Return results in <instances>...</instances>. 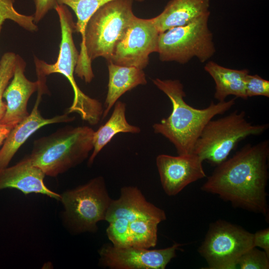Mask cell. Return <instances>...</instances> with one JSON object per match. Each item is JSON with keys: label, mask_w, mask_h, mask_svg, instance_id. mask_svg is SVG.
I'll list each match as a JSON object with an SVG mask.
<instances>
[{"label": "cell", "mask_w": 269, "mask_h": 269, "mask_svg": "<svg viewBox=\"0 0 269 269\" xmlns=\"http://www.w3.org/2000/svg\"><path fill=\"white\" fill-rule=\"evenodd\" d=\"M59 17L61 39L57 60L54 64H48L35 57L34 63L37 73L45 76L53 73L64 75L69 81L74 92L72 105L67 109V114L76 113L81 119L88 123L97 120L102 114L103 107L97 99L84 94L77 85L74 74L79 52L73 39L75 23L67 6L57 4L54 9Z\"/></svg>", "instance_id": "cell-5"}, {"label": "cell", "mask_w": 269, "mask_h": 269, "mask_svg": "<svg viewBox=\"0 0 269 269\" xmlns=\"http://www.w3.org/2000/svg\"><path fill=\"white\" fill-rule=\"evenodd\" d=\"M37 91L36 100L31 113L11 130L0 149V169L8 166L20 146L40 128L50 124L70 122L75 119V117L69 116L66 113L51 118L43 117L38 107L42 95L46 93V87L40 86Z\"/></svg>", "instance_id": "cell-13"}, {"label": "cell", "mask_w": 269, "mask_h": 269, "mask_svg": "<svg viewBox=\"0 0 269 269\" xmlns=\"http://www.w3.org/2000/svg\"><path fill=\"white\" fill-rule=\"evenodd\" d=\"M17 55L13 52L4 53L0 60V120L6 111V103L2 100L3 94L12 79L15 68Z\"/></svg>", "instance_id": "cell-23"}, {"label": "cell", "mask_w": 269, "mask_h": 269, "mask_svg": "<svg viewBox=\"0 0 269 269\" xmlns=\"http://www.w3.org/2000/svg\"><path fill=\"white\" fill-rule=\"evenodd\" d=\"M15 126L0 122V146L2 145L10 132Z\"/></svg>", "instance_id": "cell-29"}, {"label": "cell", "mask_w": 269, "mask_h": 269, "mask_svg": "<svg viewBox=\"0 0 269 269\" xmlns=\"http://www.w3.org/2000/svg\"><path fill=\"white\" fill-rule=\"evenodd\" d=\"M255 247H260L269 255V228L258 231L254 234Z\"/></svg>", "instance_id": "cell-28"}, {"label": "cell", "mask_w": 269, "mask_h": 269, "mask_svg": "<svg viewBox=\"0 0 269 269\" xmlns=\"http://www.w3.org/2000/svg\"><path fill=\"white\" fill-rule=\"evenodd\" d=\"M155 219H140L129 223L128 246L149 249L156 246L158 225Z\"/></svg>", "instance_id": "cell-21"}, {"label": "cell", "mask_w": 269, "mask_h": 269, "mask_svg": "<svg viewBox=\"0 0 269 269\" xmlns=\"http://www.w3.org/2000/svg\"><path fill=\"white\" fill-rule=\"evenodd\" d=\"M269 140L246 144L216 166L202 186L235 207L267 216Z\"/></svg>", "instance_id": "cell-1"}, {"label": "cell", "mask_w": 269, "mask_h": 269, "mask_svg": "<svg viewBox=\"0 0 269 269\" xmlns=\"http://www.w3.org/2000/svg\"><path fill=\"white\" fill-rule=\"evenodd\" d=\"M35 6L33 16L35 23L39 22L47 12L55 9L58 4L57 0H33Z\"/></svg>", "instance_id": "cell-27"}, {"label": "cell", "mask_w": 269, "mask_h": 269, "mask_svg": "<svg viewBox=\"0 0 269 269\" xmlns=\"http://www.w3.org/2000/svg\"><path fill=\"white\" fill-rule=\"evenodd\" d=\"M94 133L92 128L86 126H65L35 139L27 157L46 176L56 177L88 157L93 148Z\"/></svg>", "instance_id": "cell-4"}, {"label": "cell", "mask_w": 269, "mask_h": 269, "mask_svg": "<svg viewBox=\"0 0 269 269\" xmlns=\"http://www.w3.org/2000/svg\"><path fill=\"white\" fill-rule=\"evenodd\" d=\"M268 128L267 124H252L246 119L244 111L235 110L207 123L195 144L193 153L216 166L227 159L242 140L260 135Z\"/></svg>", "instance_id": "cell-6"}, {"label": "cell", "mask_w": 269, "mask_h": 269, "mask_svg": "<svg viewBox=\"0 0 269 269\" xmlns=\"http://www.w3.org/2000/svg\"><path fill=\"white\" fill-rule=\"evenodd\" d=\"M152 82L172 104L169 116L155 123L152 129L155 134L164 136L174 145L178 155L193 153L195 144L207 123L235 104L236 98H233L217 103L211 101L207 108L196 109L185 101L186 94L179 80L155 78Z\"/></svg>", "instance_id": "cell-2"}, {"label": "cell", "mask_w": 269, "mask_h": 269, "mask_svg": "<svg viewBox=\"0 0 269 269\" xmlns=\"http://www.w3.org/2000/svg\"><path fill=\"white\" fill-rule=\"evenodd\" d=\"M210 12L191 22L160 33L157 52L162 62L185 64L194 57L204 63L216 52L208 26Z\"/></svg>", "instance_id": "cell-8"}, {"label": "cell", "mask_w": 269, "mask_h": 269, "mask_svg": "<svg viewBox=\"0 0 269 269\" xmlns=\"http://www.w3.org/2000/svg\"><path fill=\"white\" fill-rule=\"evenodd\" d=\"M134 0H113L98 8L89 20L74 73L86 83L94 77L92 61L102 57L111 60L115 48L136 16Z\"/></svg>", "instance_id": "cell-3"}, {"label": "cell", "mask_w": 269, "mask_h": 269, "mask_svg": "<svg viewBox=\"0 0 269 269\" xmlns=\"http://www.w3.org/2000/svg\"><path fill=\"white\" fill-rule=\"evenodd\" d=\"M204 70L212 77L215 84L214 98L223 102L230 95L246 100L245 80L249 74L248 69H233L221 66L210 61L206 64Z\"/></svg>", "instance_id": "cell-19"}, {"label": "cell", "mask_w": 269, "mask_h": 269, "mask_svg": "<svg viewBox=\"0 0 269 269\" xmlns=\"http://www.w3.org/2000/svg\"><path fill=\"white\" fill-rule=\"evenodd\" d=\"M237 266L241 269H268L269 255L254 247L242 255Z\"/></svg>", "instance_id": "cell-25"}, {"label": "cell", "mask_w": 269, "mask_h": 269, "mask_svg": "<svg viewBox=\"0 0 269 269\" xmlns=\"http://www.w3.org/2000/svg\"><path fill=\"white\" fill-rule=\"evenodd\" d=\"M45 176L44 172L32 165L26 157L14 165L0 169V190L14 188L25 195L41 194L60 201L61 195L45 184Z\"/></svg>", "instance_id": "cell-16"}, {"label": "cell", "mask_w": 269, "mask_h": 269, "mask_svg": "<svg viewBox=\"0 0 269 269\" xmlns=\"http://www.w3.org/2000/svg\"><path fill=\"white\" fill-rule=\"evenodd\" d=\"M119 218L129 223L140 219H155L160 222L166 219L163 210L147 201L141 191L133 186L121 188L119 198L112 200L105 221L109 222Z\"/></svg>", "instance_id": "cell-15"}, {"label": "cell", "mask_w": 269, "mask_h": 269, "mask_svg": "<svg viewBox=\"0 0 269 269\" xmlns=\"http://www.w3.org/2000/svg\"><path fill=\"white\" fill-rule=\"evenodd\" d=\"M109 82L102 119H105L119 99L126 92L147 83L143 70L108 62Z\"/></svg>", "instance_id": "cell-18"}, {"label": "cell", "mask_w": 269, "mask_h": 269, "mask_svg": "<svg viewBox=\"0 0 269 269\" xmlns=\"http://www.w3.org/2000/svg\"><path fill=\"white\" fill-rule=\"evenodd\" d=\"M4 21H5V19L0 16V31L1 28L2 24Z\"/></svg>", "instance_id": "cell-30"}, {"label": "cell", "mask_w": 269, "mask_h": 269, "mask_svg": "<svg viewBox=\"0 0 269 269\" xmlns=\"http://www.w3.org/2000/svg\"><path fill=\"white\" fill-rule=\"evenodd\" d=\"M60 195L63 223L74 234L96 232L98 229L97 224L105 220L112 200L101 176Z\"/></svg>", "instance_id": "cell-7"}, {"label": "cell", "mask_w": 269, "mask_h": 269, "mask_svg": "<svg viewBox=\"0 0 269 269\" xmlns=\"http://www.w3.org/2000/svg\"><path fill=\"white\" fill-rule=\"evenodd\" d=\"M254 247V234L223 220L212 223L198 252L209 269H236L240 258Z\"/></svg>", "instance_id": "cell-9"}, {"label": "cell", "mask_w": 269, "mask_h": 269, "mask_svg": "<svg viewBox=\"0 0 269 269\" xmlns=\"http://www.w3.org/2000/svg\"><path fill=\"white\" fill-rule=\"evenodd\" d=\"M112 114L108 120L96 131H94L93 138V148L88 161L91 166L101 150L119 133L138 134L139 127L129 123L126 117V104L118 101L114 106Z\"/></svg>", "instance_id": "cell-20"}, {"label": "cell", "mask_w": 269, "mask_h": 269, "mask_svg": "<svg viewBox=\"0 0 269 269\" xmlns=\"http://www.w3.org/2000/svg\"><path fill=\"white\" fill-rule=\"evenodd\" d=\"M159 34L152 18L135 16L117 43L110 61L143 70L148 64L149 55L157 52Z\"/></svg>", "instance_id": "cell-10"}, {"label": "cell", "mask_w": 269, "mask_h": 269, "mask_svg": "<svg viewBox=\"0 0 269 269\" xmlns=\"http://www.w3.org/2000/svg\"><path fill=\"white\" fill-rule=\"evenodd\" d=\"M203 162L194 153L178 156L158 155L156 164L165 193L168 196H175L188 185L205 177Z\"/></svg>", "instance_id": "cell-12"}, {"label": "cell", "mask_w": 269, "mask_h": 269, "mask_svg": "<svg viewBox=\"0 0 269 269\" xmlns=\"http://www.w3.org/2000/svg\"><path fill=\"white\" fill-rule=\"evenodd\" d=\"M181 244L161 249L116 247L105 244L99 250V263L111 269H164Z\"/></svg>", "instance_id": "cell-11"}, {"label": "cell", "mask_w": 269, "mask_h": 269, "mask_svg": "<svg viewBox=\"0 0 269 269\" xmlns=\"http://www.w3.org/2000/svg\"><path fill=\"white\" fill-rule=\"evenodd\" d=\"M112 0H57V2L58 4L69 6L75 12L77 20L74 29L81 34L82 43L84 39L86 25L91 17L101 6Z\"/></svg>", "instance_id": "cell-22"}, {"label": "cell", "mask_w": 269, "mask_h": 269, "mask_svg": "<svg viewBox=\"0 0 269 269\" xmlns=\"http://www.w3.org/2000/svg\"><path fill=\"white\" fill-rule=\"evenodd\" d=\"M245 89L248 98L259 96L269 97V81L257 74L247 75Z\"/></svg>", "instance_id": "cell-26"}, {"label": "cell", "mask_w": 269, "mask_h": 269, "mask_svg": "<svg viewBox=\"0 0 269 269\" xmlns=\"http://www.w3.org/2000/svg\"><path fill=\"white\" fill-rule=\"evenodd\" d=\"M26 63L17 55L12 80L3 94L6 100V111L0 122L16 126L28 115L27 103L32 94L36 91L39 81L29 80L24 75Z\"/></svg>", "instance_id": "cell-14"}, {"label": "cell", "mask_w": 269, "mask_h": 269, "mask_svg": "<svg viewBox=\"0 0 269 269\" xmlns=\"http://www.w3.org/2000/svg\"><path fill=\"white\" fill-rule=\"evenodd\" d=\"M108 223L106 234L112 244L116 247L128 246L129 221L119 218Z\"/></svg>", "instance_id": "cell-24"}, {"label": "cell", "mask_w": 269, "mask_h": 269, "mask_svg": "<svg viewBox=\"0 0 269 269\" xmlns=\"http://www.w3.org/2000/svg\"><path fill=\"white\" fill-rule=\"evenodd\" d=\"M210 0H170L163 11L153 17L160 33L187 24L210 12Z\"/></svg>", "instance_id": "cell-17"}]
</instances>
